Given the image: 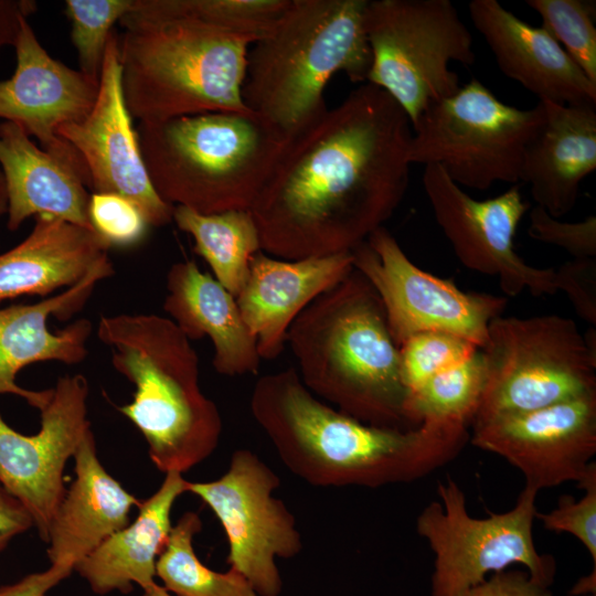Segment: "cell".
I'll return each instance as SVG.
<instances>
[{
  "label": "cell",
  "mask_w": 596,
  "mask_h": 596,
  "mask_svg": "<svg viewBox=\"0 0 596 596\" xmlns=\"http://www.w3.org/2000/svg\"><path fill=\"white\" fill-rule=\"evenodd\" d=\"M187 483L182 473L167 472L157 491L140 501L137 518L75 566L94 593H130L134 584L146 590L156 583V563L172 529L171 510Z\"/></svg>",
  "instance_id": "obj_27"
},
{
  "label": "cell",
  "mask_w": 596,
  "mask_h": 596,
  "mask_svg": "<svg viewBox=\"0 0 596 596\" xmlns=\"http://www.w3.org/2000/svg\"><path fill=\"white\" fill-rule=\"evenodd\" d=\"M543 119L540 102L528 109L507 105L471 78L412 126L408 161L440 167L460 188L518 184L525 148Z\"/></svg>",
  "instance_id": "obj_10"
},
{
  "label": "cell",
  "mask_w": 596,
  "mask_h": 596,
  "mask_svg": "<svg viewBox=\"0 0 596 596\" xmlns=\"http://www.w3.org/2000/svg\"><path fill=\"white\" fill-rule=\"evenodd\" d=\"M88 391L82 374L58 377L34 435L18 433L0 414V483L25 507L45 542L66 491L65 465L91 429Z\"/></svg>",
  "instance_id": "obj_15"
},
{
  "label": "cell",
  "mask_w": 596,
  "mask_h": 596,
  "mask_svg": "<svg viewBox=\"0 0 596 596\" xmlns=\"http://www.w3.org/2000/svg\"><path fill=\"white\" fill-rule=\"evenodd\" d=\"M588 596H595V595H588Z\"/></svg>",
  "instance_id": "obj_46"
},
{
  "label": "cell",
  "mask_w": 596,
  "mask_h": 596,
  "mask_svg": "<svg viewBox=\"0 0 596 596\" xmlns=\"http://www.w3.org/2000/svg\"><path fill=\"white\" fill-rule=\"evenodd\" d=\"M531 238L557 246L574 258L596 257V216L579 222H563L534 205L529 213Z\"/></svg>",
  "instance_id": "obj_37"
},
{
  "label": "cell",
  "mask_w": 596,
  "mask_h": 596,
  "mask_svg": "<svg viewBox=\"0 0 596 596\" xmlns=\"http://www.w3.org/2000/svg\"><path fill=\"white\" fill-rule=\"evenodd\" d=\"M555 287L566 294L582 319L596 326V257L562 264L555 269Z\"/></svg>",
  "instance_id": "obj_38"
},
{
  "label": "cell",
  "mask_w": 596,
  "mask_h": 596,
  "mask_svg": "<svg viewBox=\"0 0 596 596\" xmlns=\"http://www.w3.org/2000/svg\"><path fill=\"white\" fill-rule=\"evenodd\" d=\"M353 269L351 252L300 259L256 253L235 299L256 339L260 359H277L286 348L287 332L296 318Z\"/></svg>",
  "instance_id": "obj_20"
},
{
  "label": "cell",
  "mask_w": 596,
  "mask_h": 596,
  "mask_svg": "<svg viewBox=\"0 0 596 596\" xmlns=\"http://www.w3.org/2000/svg\"><path fill=\"white\" fill-rule=\"evenodd\" d=\"M35 10V1L0 0V49L15 45L22 20L28 19Z\"/></svg>",
  "instance_id": "obj_42"
},
{
  "label": "cell",
  "mask_w": 596,
  "mask_h": 596,
  "mask_svg": "<svg viewBox=\"0 0 596 596\" xmlns=\"http://www.w3.org/2000/svg\"><path fill=\"white\" fill-rule=\"evenodd\" d=\"M253 418L296 477L319 488H380L421 479L453 460L468 425L424 419L411 429L364 424L316 397L288 368L259 377Z\"/></svg>",
  "instance_id": "obj_2"
},
{
  "label": "cell",
  "mask_w": 596,
  "mask_h": 596,
  "mask_svg": "<svg viewBox=\"0 0 596 596\" xmlns=\"http://www.w3.org/2000/svg\"><path fill=\"white\" fill-rule=\"evenodd\" d=\"M486 384V364L479 349L464 362L443 371L408 393L406 413L413 427L424 419L471 425Z\"/></svg>",
  "instance_id": "obj_31"
},
{
  "label": "cell",
  "mask_w": 596,
  "mask_h": 596,
  "mask_svg": "<svg viewBox=\"0 0 596 596\" xmlns=\"http://www.w3.org/2000/svg\"><path fill=\"white\" fill-rule=\"evenodd\" d=\"M366 82L387 93L413 126L432 104L460 88L453 62L476 61L472 35L449 0H368Z\"/></svg>",
  "instance_id": "obj_8"
},
{
  "label": "cell",
  "mask_w": 596,
  "mask_h": 596,
  "mask_svg": "<svg viewBox=\"0 0 596 596\" xmlns=\"http://www.w3.org/2000/svg\"><path fill=\"white\" fill-rule=\"evenodd\" d=\"M278 475L249 449H236L219 479L188 481L187 492L200 498L225 533L230 567L241 573L257 596H279L283 578L276 558H292L302 550L296 519L274 497Z\"/></svg>",
  "instance_id": "obj_12"
},
{
  "label": "cell",
  "mask_w": 596,
  "mask_h": 596,
  "mask_svg": "<svg viewBox=\"0 0 596 596\" xmlns=\"http://www.w3.org/2000/svg\"><path fill=\"white\" fill-rule=\"evenodd\" d=\"M136 132L158 195L202 214L251 210L287 139L252 110L139 121Z\"/></svg>",
  "instance_id": "obj_6"
},
{
  "label": "cell",
  "mask_w": 596,
  "mask_h": 596,
  "mask_svg": "<svg viewBox=\"0 0 596 596\" xmlns=\"http://www.w3.org/2000/svg\"><path fill=\"white\" fill-rule=\"evenodd\" d=\"M163 310L190 340L207 337L214 370L225 376L256 374V339L245 324L235 297L195 262L174 263L167 274Z\"/></svg>",
  "instance_id": "obj_24"
},
{
  "label": "cell",
  "mask_w": 596,
  "mask_h": 596,
  "mask_svg": "<svg viewBox=\"0 0 596 596\" xmlns=\"http://www.w3.org/2000/svg\"><path fill=\"white\" fill-rule=\"evenodd\" d=\"M422 183L438 226L464 266L498 276L509 297L524 289L535 297L557 291L554 268L531 266L514 249L518 225L529 210L519 184L479 201L435 164L424 167Z\"/></svg>",
  "instance_id": "obj_14"
},
{
  "label": "cell",
  "mask_w": 596,
  "mask_h": 596,
  "mask_svg": "<svg viewBox=\"0 0 596 596\" xmlns=\"http://www.w3.org/2000/svg\"><path fill=\"white\" fill-rule=\"evenodd\" d=\"M119 23L123 91L132 118L159 121L249 110L242 88L252 39L192 20L132 10Z\"/></svg>",
  "instance_id": "obj_7"
},
{
  "label": "cell",
  "mask_w": 596,
  "mask_h": 596,
  "mask_svg": "<svg viewBox=\"0 0 596 596\" xmlns=\"http://www.w3.org/2000/svg\"><path fill=\"white\" fill-rule=\"evenodd\" d=\"M123 91L119 35L107 43L95 104L81 121L62 126L57 136L79 156L93 192L115 193L132 201L149 226L172 221L173 207L156 192L138 145Z\"/></svg>",
  "instance_id": "obj_16"
},
{
  "label": "cell",
  "mask_w": 596,
  "mask_h": 596,
  "mask_svg": "<svg viewBox=\"0 0 596 596\" xmlns=\"http://www.w3.org/2000/svg\"><path fill=\"white\" fill-rule=\"evenodd\" d=\"M411 137L402 107L363 83L287 138L249 210L262 251L300 259L366 241L406 194Z\"/></svg>",
  "instance_id": "obj_1"
},
{
  "label": "cell",
  "mask_w": 596,
  "mask_h": 596,
  "mask_svg": "<svg viewBox=\"0 0 596 596\" xmlns=\"http://www.w3.org/2000/svg\"><path fill=\"white\" fill-rule=\"evenodd\" d=\"M172 221L194 241V251L214 278L234 297L243 288L253 256L262 251L259 232L249 210L202 214L174 206Z\"/></svg>",
  "instance_id": "obj_28"
},
{
  "label": "cell",
  "mask_w": 596,
  "mask_h": 596,
  "mask_svg": "<svg viewBox=\"0 0 596 596\" xmlns=\"http://www.w3.org/2000/svg\"><path fill=\"white\" fill-rule=\"evenodd\" d=\"M540 103L544 119L525 148L519 182L558 219L573 210L582 181L596 169V108Z\"/></svg>",
  "instance_id": "obj_23"
},
{
  "label": "cell",
  "mask_w": 596,
  "mask_h": 596,
  "mask_svg": "<svg viewBox=\"0 0 596 596\" xmlns=\"http://www.w3.org/2000/svg\"><path fill=\"white\" fill-rule=\"evenodd\" d=\"M398 349L402 379L408 393L429 377L464 362L479 350L470 341L441 331L414 334Z\"/></svg>",
  "instance_id": "obj_34"
},
{
  "label": "cell",
  "mask_w": 596,
  "mask_h": 596,
  "mask_svg": "<svg viewBox=\"0 0 596 596\" xmlns=\"http://www.w3.org/2000/svg\"><path fill=\"white\" fill-rule=\"evenodd\" d=\"M134 6V0H66L65 14L71 21V39L78 55L79 71L99 82L107 43L113 26Z\"/></svg>",
  "instance_id": "obj_33"
},
{
  "label": "cell",
  "mask_w": 596,
  "mask_h": 596,
  "mask_svg": "<svg viewBox=\"0 0 596 596\" xmlns=\"http://www.w3.org/2000/svg\"><path fill=\"white\" fill-rule=\"evenodd\" d=\"M460 596H551L549 586L533 579L526 571L503 570Z\"/></svg>",
  "instance_id": "obj_39"
},
{
  "label": "cell",
  "mask_w": 596,
  "mask_h": 596,
  "mask_svg": "<svg viewBox=\"0 0 596 596\" xmlns=\"http://www.w3.org/2000/svg\"><path fill=\"white\" fill-rule=\"evenodd\" d=\"M113 274L114 266L108 258L79 283L54 296L34 304L0 308V394L22 397L39 411L49 403L52 387L41 391L23 389L15 382L17 374L35 362L77 364L86 359L92 322L82 318L52 331L49 319L65 320L79 311L96 285Z\"/></svg>",
  "instance_id": "obj_19"
},
{
  "label": "cell",
  "mask_w": 596,
  "mask_h": 596,
  "mask_svg": "<svg viewBox=\"0 0 596 596\" xmlns=\"http://www.w3.org/2000/svg\"><path fill=\"white\" fill-rule=\"evenodd\" d=\"M8 211V196L6 190V183L0 170V219L2 215L7 214Z\"/></svg>",
  "instance_id": "obj_44"
},
{
  "label": "cell",
  "mask_w": 596,
  "mask_h": 596,
  "mask_svg": "<svg viewBox=\"0 0 596 596\" xmlns=\"http://www.w3.org/2000/svg\"><path fill=\"white\" fill-rule=\"evenodd\" d=\"M480 350L486 384L471 425L596 393V352L570 318L501 315Z\"/></svg>",
  "instance_id": "obj_9"
},
{
  "label": "cell",
  "mask_w": 596,
  "mask_h": 596,
  "mask_svg": "<svg viewBox=\"0 0 596 596\" xmlns=\"http://www.w3.org/2000/svg\"><path fill=\"white\" fill-rule=\"evenodd\" d=\"M543 28L596 84L595 4L583 0H528Z\"/></svg>",
  "instance_id": "obj_32"
},
{
  "label": "cell",
  "mask_w": 596,
  "mask_h": 596,
  "mask_svg": "<svg viewBox=\"0 0 596 596\" xmlns=\"http://www.w3.org/2000/svg\"><path fill=\"white\" fill-rule=\"evenodd\" d=\"M96 334L114 369L135 386L132 401L118 411L143 436L153 465L183 473L210 457L222 417L201 390L199 356L177 324L156 313L104 315Z\"/></svg>",
  "instance_id": "obj_4"
},
{
  "label": "cell",
  "mask_w": 596,
  "mask_h": 596,
  "mask_svg": "<svg viewBox=\"0 0 596 596\" xmlns=\"http://www.w3.org/2000/svg\"><path fill=\"white\" fill-rule=\"evenodd\" d=\"M75 479L65 491L49 528L51 565L72 573L100 543L129 523L140 501L104 468L89 429L75 454Z\"/></svg>",
  "instance_id": "obj_22"
},
{
  "label": "cell",
  "mask_w": 596,
  "mask_h": 596,
  "mask_svg": "<svg viewBox=\"0 0 596 596\" xmlns=\"http://www.w3.org/2000/svg\"><path fill=\"white\" fill-rule=\"evenodd\" d=\"M142 596H172V595L168 593L162 586L155 583L151 587L143 590Z\"/></svg>",
  "instance_id": "obj_45"
},
{
  "label": "cell",
  "mask_w": 596,
  "mask_h": 596,
  "mask_svg": "<svg viewBox=\"0 0 596 596\" xmlns=\"http://www.w3.org/2000/svg\"><path fill=\"white\" fill-rule=\"evenodd\" d=\"M366 4L290 0L273 29L248 50L245 106L289 138L328 109L324 89L336 74L365 83L372 60Z\"/></svg>",
  "instance_id": "obj_5"
},
{
  "label": "cell",
  "mask_w": 596,
  "mask_h": 596,
  "mask_svg": "<svg viewBox=\"0 0 596 596\" xmlns=\"http://www.w3.org/2000/svg\"><path fill=\"white\" fill-rule=\"evenodd\" d=\"M471 426V444L503 457L525 486L540 491L577 482L596 454V393Z\"/></svg>",
  "instance_id": "obj_17"
},
{
  "label": "cell",
  "mask_w": 596,
  "mask_h": 596,
  "mask_svg": "<svg viewBox=\"0 0 596 596\" xmlns=\"http://www.w3.org/2000/svg\"><path fill=\"white\" fill-rule=\"evenodd\" d=\"M286 347L315 396L368 425L415 428L406 413L400 349L382 301L355 269L296 318Z\"/></svg>",
  "instance_id": "obj_3"
},
{
  "label": "cell",
  "mask_w": 596,
  "mask_h": 596,
  "mask_svg": "<svg viewBox=\"0 0 596 596\" xmlns=\"http://www.w3.org/2000/svg\"><path fill=\"white\" fill-rule=\"evenodd\" d=\"M13 47L15 71L9 79L0 82V118L20 125L40 141L43 150L74 167L87 188L83 161L57 136V130L88 115L99 82L53 58L39 42L28 19L22 20Z\"/></svg>",
  "instance_id": "obj_18"
},
{
  "label": "cell",
  "mask_w": 596,
  "mask_h": 596,
  "mask_svg": "<svg viewBox=\"0 0 596 596\" xmlns=\"http://www.w3.org/2000/svg\"><path fill=\"white\" fill-rule=\"evenodd\" d=\"M88 219L94 232L110 246H130L140 242L149 226L141 210L115 193L93 192Z\"/></svg>",
  "instance_id": "obj_36"
},
{
  "label": "cell",
  "mask_w": 596,
  "mask_h": 596,
  "mask_svg": "<svg viewBox=\"0 0 596 596\" xmlns=\"http://www.w3.org/2000/svg\"><path fill=\"white\" fill-rule=\"evenodd\" d=\"M202 529L196 512H185L172 526L156 563V577L172 596H257L237 571L216 572L195 554L193 539Z\"/></svg>",
  "instance_id": "obj_29"
},
{
  "label": "cell",
  "mask_w": 596,
  "mask_h": 596,
  "mask_svg": "<svg viewBox=\"0 0 596 596\" xmlns=\"http://www.w3.org/2000/svg\"><path fill=\"white\" fill-rule=\"evenodd\" d=\"M439 501L428 503L416 519V531L435 554L432 596H460L481 584L489 573L521 564L536 582L549 586L555 561L540 554L533 541L539 491L524 486L512 509L471 517L466 496L450 477L438 482Z\"/></svg>",
  "instance_id": "obj_11"
},
{
  "label": "cell",
  "mask_w": 596,
  "mask_h": 596,
  "mask_svg": "<svg viewBox=\"0 0 596 596\" xmlns=\"http://www.w3.org/2000/svg\"><path fill=\"white\" fill-rule=\"evenodd\" d=\"M468 12L502 74L538 102L596 106V84L543 28L530 25L497 0H472Z\"/></svg>",
  "instance_id": "obj_21"
},
{
  "label": "cell",
  "mask_w": 596,
  "mask_h": 596,
  "mask_svg": "<svg viewBox=\"0 0 596 596\" xmlns=\"http://www.w3.org/2000/svg\"><path fill=\"white\" fill-rule=\"evenodd\" d=\"M577 487L585 491L578 500L572 496L560 497L556 508L549 513H539L538 518L545 530L574 535L588 551L596 566V462L592 461L577 481Z\"/></svg>",
  "instance_id": "obj_35"
},
{
  "label": "cell",
  "mask_w": 596,
  "mask_h": 596,
  "mask_svg": "<svg viewBox=\"0 0 596 596\" xmlns=\"http://www.w3.org/2000/svg\"><path fill=\"white\" fill-rule=\"evenodd\" d=\"M596 590V568L593 570L590 574L582 577L573 587L572 594L581 595L589 593V595H595Z\"/></svg>",
  "instance_id": "obj_43"
},
{
  "label": "cell",
  "mask_w": 596,
  "mask_h": 596,
  "mask_svg": "<svg viewBox=\"0 0 596 596\" xmlns=\"http://www.w3.org/2000/svg\"><path fill=\"white\" fill-rule=\"evenodd\" d=\"M353 268L380 297L391 336L400 347L409 337L441 331L482 349L489 323L501 316L507 298L466 292L450 279L416 266L384 226L351 251Z\"/></svg>",
  "instance_id": "obj_13"
},
{
  "label": "cell",
  "mask_w": 596,
  "mask_h": 596,
  "mask_svg": "<svg viewBox=\"0 0 596 596\" xmlns=\"http://www.w3.org/2000/svg\"><path fill=\"white\" fill-rule=\"evenodd\" d=\"M108 248L93 230L38 215L30 234L0 255V301L70 288L109 258Z\"/></svg>",
  "instance_id": "obj_26"
},
{
  "label": "cell",
  "mask_w": 596,
  "mask_h": 596,
  "mask_svg": "<svg viewBox=\"0 0 596 596\" xmlns=\"http://www.w3.org/2000/svg\"><path fill=\"white\" fill-rule=\"evenodd\" d=\"M70 574L66 570L51 565L46 571L32 573L17 582L0 585V596H45Z\"/></svg>",
  "instance_id": "obj_41"
},
{
  "label": "cell",
  "mask_w": 596,
  "mask_h": 596,
  "mask_svg": "<svg viewBox=\"0 0 596 596\" xmlns=\"http://www.w3.org/2000/svg\"><path fill=\"white\" fill-rule=\"evenodd\" d=\"M34 525L25 507L0 483V552L17 535Z\"/></svg>",
  "instance_id": "obj_40"
},
{
  "label": "cell",
  "mask_w": 596,
  "mask_h": 596,
  "mask_svg": "<svg viewBox=\"0 0 596 596\" xmlns=\"http://www.w3.org/2000/svg\"><path fill=\"white\" fill-rule=\"evenodd\" d=\"M290 0H134L132 11L185 19L247 36L254 43L278 21Z\"/></svg>",
  "instance_id": "obj_30"
},
{
  "label": "cell",
  "mask_w": 596,
  "mask_h": 596,
  "mask_svg": "<svg viewBox=\"0 0 596 596\" xmlns=\"http://www.w3.org/2000/svg\"><path fill=\"white\" fill-rule=\"evenodd\" d=\"M0 170L8 196L10 231L38 215H52L93 230L88 219L91 194L83 175L38 147L13 121L0 123Z\"/></svg>",
  "instance_id": "obj_25"
}]
</instances>
